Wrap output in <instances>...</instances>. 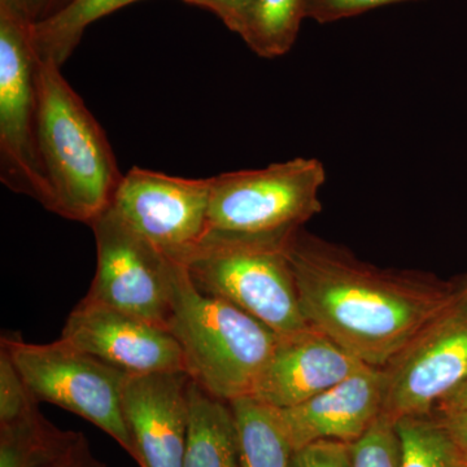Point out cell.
<instances>
[{"label":"cell","mask_w":467,"mask_h":467,"mask_svg":"<svg viewBox=\"0 0 467 467\" xmlns=\"http://www.w3.org/2000/svg\"><path fill=\"white\" fill-rule=\"evenodd\" d=\"M401 2L413 0H308L306 18H312L319 24L334 23L343 18L358 16L371 9Z\"/></svg>","instance_id":"25"},{"label":"cell","mask_w":467,"mask_h":467,"mask_svg":"<svg viewBox=\"0 0 467 467\" xmlns=\"http://www.w3.org/2000/svg\"><path fill=\"white\" fill-rule=\"evenodd\" d=\"M384 387L383 368L362 365L315 398L275 409L292 450L321 441H358L382 414Z\"/></svg>","instance_id":"14"},{"label":"cell","mask_w":467,"mask_h":467,"mask_svg":"<svg viewBox=\"0 0 467 467\" xmlns=\"http://www.w3.org/2000/svg\"><path fill=\"white\" fill-rule=\"evenodd\" d=\"M353 467H400V441L395 422L380 414L358 441L350 444Z\"/></svg>","instance_id":"21"},{"label":"cell","mask_w":467,"mask_h":467,"mask_svg":"<svg viewBox=\"0 0 467 467\" xmlns=\"http://www.w3.org/2000/svg\"><path fill=\"white\" fill-rule=\"evenodd\" d=\"M400 441V467H459L462 453L430 416L400 418L395 422Z\"/></svg>","instance_id":"20"},{"label":"cell","mask_w":467,"mask_h":467,"mask_svg":"<svg viewBox=\"0 0 467 467\" xmlns=\"http://www.w3.org/2000/svg\"><path fill=\"white\" fill-rule=\"evenodd\" d=\"M382 414L426 416L467 379V290L383 368Z\"/></svg>","instance_id":"9"},{"label":"cell","mask_w":467,"mask_h":467,"mask_svg":"<svg viewBox=\"0 0 467 467\" xmlns=\"http://www.w3.org/2000/svg\"><path fill=\"white\" fill-rule=\"evenodd\" d=\"M39 401L21 377L5 348H0V425L15 422L33 413Z\"/></svg>","instance_id":"22"},{"label":"cell","mask_w":467,"mask_h":467,"mask_svg":"<svg viewBox=\"0 0 467 467\" xmlns=\"http://www.w3.org/2000/svg\"><path fill=\"white\" fill-rule=\"evenodd\" d=\"M287 250L306 322L368 367H387L467 290V276L379 269L303 229Z\"/></svg>","instance_id":"1"},{"label":"cell","mask_w":467,"mask_h":467,"mask_svg":"<svg viewBox=\"0 0 467 467\" xmlns=\"http://www.w3.org/2000/svg\"><path fill=\"white\" fill-rule=\"evenodd\" d=\"M15 11L18 12L30 24H38L47 20L70 0H5Z\"/></svg>","instance_id":"27"},{"label":"cell","mask_w":467,"mask_h":467,"mask_svg":"<svg viewBox=\"0 0 467 467\" xmlns=\"http://www.w3.org/2000/svg\"><path fill=\"white\" fill-rule=\"evenodd\" d=\"M32 26L0 0V180L54 213V195L36 142L38 54Z\"/></svg>","instance_id":"7"},{"label":"cell","mask_w":467,"mask_h":467,"mask_svg":"<svg viewBox=\"0 0 467 467\" xmlns=\"http://www.w3.org/2000/svg\"><path fill=\"white\" fill-rule=\"evenodd\" d=\"M290 467H353L348 442L321 441L292 453Z\"/></svg>","instance_id":"24"},{"label":"cell","mask_w":467,"mask_h":467,"mask_svg":"<svg viewBox=\"0 0 467 467\" xmlns=\"http://www.w3.org/2000/svg\"><path fill=\"white\" fill-rule=\"evenodd\" d=\"M308 0H252L241 38L261 57H282L296 42Z\"/></svg>","instance_id":"19"},{"label":"cell","mask_w":467,"mask_h":467,"mask_svg":"<svg viewBox=\"0 0 467 467\" xmlns=\"http://www.w3.org/2000/svg\"><path fill=\"white\" fill-rule=\"evenodd\" d=\"M183 467H242L238 430L229 402L190 384V427Z\"/></svg>","instance_id":"15"},{"label":"cell","mask_w":467,"mask_h":467,"mask_svg":"<svg viewBox=\"0 0 467 467\" xmlns=\"http://www.w3.org/2000/svg\"><path fill=\"white\" fill-rule=\"evenodd\" d=\"M229 404L238 430L242 467H290L294 450L275 409L252 398Z\"/></svg>","instance_id":"17"},{"label":"cell","mask_w":467,"mask_h":467,"mask_svg":"<svg viewBox=\"0 0 467 467\" xmlns=\"http://www.w3.org/2000/svg\"><path fill=\"white\" fill-rule=\"evenodd\" d=\"M97 273L86 299L168 327L174 260L109 207L90 225Z\"/></svg>","instance_id":"8"},{"label":"cell","mask_w":467,"mask_h":467,"mask_svg":"<svg viewBox=\"0 0 467 467\" xmlns=\"http://www.w3.org/2000/svg\"><path fill=\"white\" fill-rule=\"evenodd\" d=\"M325 182L313 158L214 175L204 236L287 238L321 212Z\"/></svg>","instance_id":"5"},{"label":"cell","mask_w":467,"mask_h":467,"mask_svg":"<svg viewBox=\"0 0 467 467\" xmlns=\"http://www.w3.org/2000/svg\"><path fill=\"white\" fill-rule=\"evenodd\" d=\"M79 435L52 425L36 409L21 420L0 425V467H51Z\"/></svg>","instance_id":"16"},{"label":"cell","mask_w":467,"mask_h":467,"mask_svg":"<svg viewBox=\"0 0 467 467\" xmlns=\"http://www.w3.org/2000/svg\"><path fill=\"white\" fill-rule=\"evenodd\" d=\"M51 467H107L94 456L90 448V442L84 434L79 435L75 444Z\"/></svg>","instance_id":"28"},{"label":"cell","mask_w":467,"mask_h":467,"mask_svg":"<svg viewBox=\"0 0 467 467\" xmlns=\"http://www.w3.org/2000/svg\"><path fill=\"white\" fill-rule=\"evenodd\" d=\"M192 382L182 368L126 378L122 414L140 467H183Z\"/></svg>","instance_id":"12"},{"label":"cell","mask_w":467,"mask_h":467,"mask_svg":"<svg viewBox=\"0 0 467 467\" xmlns=\"http://www.w3.org/2000/svg\"><path fill=\"white\" fill-rule=\"evenodd\" d=\"M134 2L140 0H70L47 20L32 26L36 54L63 66L81 42L86 27Z\"/></svg>","instance_id":"18"},{"label":"cell","mask_w":467,"mask_h":467,"mask_svg":"<svg viewBox=\"0 0 467 467\" xmlns=\"http://www.w3.org/2000/svg\"><path fill=\"white\" fill-rule=\"evenodd\" d=\"M168 328L193 382L226 402L250 398L278 340L244 310L199 291L175 260Z\"/></svg>","instance_id":"3"},{"label":"cell","mask_w":467,"mask_h":467,"mask_svg":"<svg viewBox=\"0 0 467 467\" xmlns=\"http://www.w3.org/2000/svg\"><path fill=\"white\" fill-rule=\"evenodd\" d=\"M291 236H204L178 263L202 294L229 301L275 334L296 333L309 324L301 310L288 256Z\"/></svg>","instance_id":"4"},{"label":"cell","mask_w":467,"mask_h":467,"mask_svg":"<svg viewBox=\"0 0 467 467\" xmlns=\"http://www.w3.org/2000/svg\"><path fill=\"white\" fill-rule=\"evenodd\" d=\"M7 349L34 398L72 411L115 439L133 457V442L122 414L126 374L66 340L24 342L20 335H3Z\"/></svg>","instance_id":"6"},{"label":"cell","mask_w":467,"mask_h":467,"mask_svg":"<svg viewBox=\"0 0 467 467\" xmlns=\"http://www.w3.org/2000/svg\"><path fill=\"white\" fill-rule=\"evenodd\" d=\"M189 5L208 9L216 15L232 32L241 36L252 0H183Z\"/></svg>","instance_id":"26"},{"label":"cell","mask_w":467,"mask_h":467,"mask_svg":"<svg viewBox=\"0 0 467 467\" xmlns=\"http://www.w3.org/2000/svg\"><path fill=\"white\" fill-rule=\"evenodd\" d=\"M362 365L309 325L296 333L278 335L250 398L275 409L296 407L342 382Z\"/></svg>","instance_id":"13"},{"label":"cell","mask_w":467,"mask_h":467,"mask_svg":"<svg viewBox=\"0 0 467 467\" xmlns=\"http://www.w3.org/2000/svg\"><path fill=\"white\" fill-rule=\"evenodd\" d=\"M459 467H467V456H466V454H462V456H461L460 466Z\"/></svg>","instance_id":"29"},{"label":"cell","mask_w":467,"mask_h":467,"mask_svg":"<svg viewBox=\"0 0 467 467\" xmlns=\"http://www.w3.org/2000/svg\"><path fill=\"white\" fill-rule=\"evenodd\" d=\"M430 416L467 456V379L439 401Z\"/></svg>","instance_id":"23"},{"label":"cell","mask_w":467,"mask_h":467,"mask_svg":"<svg viewBox=\"0 0 467 467\" xmlns=\"http://www.w3.org/2000/svg\"><path fill=\"white\" fill-rule=\"evenodd\" d=\"M60 339L126 376L184 370L182 349L168 327L86 297L70 313Z\"/></svg>","instance_id":"11"},{"label":"cell","mask_w":467,"mask_h":467,"mask_svg":"<svg viewBox=\"0 0 467 467\" xmlns=\"http://www.w3.org/2000/svg\"><path fill=\"white\" fill-rule=\"evenodd\" d=\"M38 57L36 142L60 217L90 226L109 207L121 181L106 131L61 73Z\"/></svg>","instance_id":"2"},{"label":"cell","mask_w":467,"mask_h":467,"mask_svg":"<svg viewBox=\"0 0 467 467\" xmlns=\"http://www.w3.org/2000/svg\"><path fill=\"white\" fill-rule=\"evenodd\" d=\"M211 177L182 178L140 167L122 175L110 207L119 218L175 261L207 232Z\"/></svg>","instance_id":"10"}]
</instances>
